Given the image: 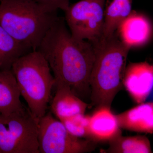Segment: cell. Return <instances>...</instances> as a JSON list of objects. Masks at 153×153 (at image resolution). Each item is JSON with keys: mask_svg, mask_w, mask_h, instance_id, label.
Returning a JSON list of instances; mask_svg holds the SVG:
<instances>
[{"mask_svg": "<svg viewBox=\"0 0 153 153\" xmlns=\"http://www.w3.org/2000/svg\"><path fill=\"white\" fill-rule=\"evenodd\" d=\"M105 0H80L64 11L66 24L71 36L91 44L103 36Z\"/></svg>", "mask_w": 153, "mask_h": 153, "instance_id": "obj_6", "label": "cell"}, {"mask_svg": "<svg viewBox=\"0 0 153 153\" xmlns=\"http://www.w3.org/2000/svg\"><path fill=\"white\" fill-rule=\"evenodd\" d=\"M34 0H4L0 4V26L20 44L33 50L57 19Z\"/></svg>", "mask_w": 153, "mask_h": 153, "instance_id": "obj_3", "label": "cell"}, {"mask_svg": "<svg viewBox=\"0 0 153 153\" xmlns=\"http://www.w3.org/2000/svg\"><path fill=\"white\" fill-rule=\"evenodd\" d=\"M56 92L50 104L51 112L62 121L79 114H85L87 103L75 95L70 88L56 84Z\"/></svg>", "mask_w": 153, "mask_h": 153, "instance_id": "obj_10", "label": "cell"}, {"mask_svg": "<svg viewBox=\"0 0 153 153\" xmlns=\"http://www.w3.org/2000/svg\"><path fill=\"white\" fill-rule=\"evenodd\" d=\"M39 153H84L95 149L97 143L71 135L52 113H47L38 124Z\"/></svg>", "mask_w": 153, "mask_h": 153, "instance_id": "obj_7", "label": "cell"}, {"mask_svg": "<svg viewBox=\"0 0 153 153\" xmlns=\"http://www.w3.org/2000/svg\"><path fill=\"white\" fill-rule=\"evenodd\" d=\"M36 50L47 60L56 84L70 88L79 98L90 94L89 78L95 60L92 44L71 36L65 19L57 17Z\"/></svg>", "mask_w": 153, "mask_h": 153, "instance_id": "obj_1", "label": "cell"}, {"mask_svg": "<svg viewBox=\"0 0 153 153\" xmlns=\"http://www.w3.org/2000/svg\"><path fill=\"white\" fill-rule=\"evenodd\" d=\"M107 149H101L103 153H152L150 142L144 135L124 137L122 134L108 142Z\"/></svg>", "mask_w": 153, "mask_h": 153, "instance_id": "obj_16", "label": "cell"}, {"mask_svg": "<svg viewBox=\"0 0 153 153\" xmlns=\"http://www.w3.org/2000/svg\"><path fill=\"white\" fill-rule=\"evenodd\" d=\"M32 51L16 41L0 26V70H10L17 59Z\"/></svg>", "mask_w": 153, "mask_h": 153, "instance_id": "obj_14", "label": "cell"}, {"mask_svg": "<svg viewBox=\"0 0 153 153\" xmlns=\"http://www.w3.org/2000/svg\"><path fill=\"white\" fill-rule=\"evenodd\" d=\"M0 153H39L38 124L28 108L0 115Z\"/></svg>", "mask_w": 153, "mask_h": 153, "instance_id": "obj_5", "label": "cell"}, {"mask_svg": "<svg viewBox=\"0 0 153 153\" xmlns=\"http://www.w3.org/2000/svg\"><path fill=\"white\" fill-rule=\"evenodd\" d=\"M120 128L137 132L153 133V103H140L115 115Z\"/></svg>", "mask_w": 153, "mask_h": 153, "instance_id": "obj_11", "label": "cell"}, {"mask_svg": "<svg viewBox=\"0 0 153 153\" xmlns=\"http://www.w3.org/2000/svg\"><path fill=\"white\" fill-rule=\"evenodd\" d=\"M13 74L21 95L37 124L47 114L55 81L49 64L41 52L33 50L13 64Z\"/></svg>", "mask_w": 153, "mask_h": 153, "instance_id": "obj_4", "label": "cell"}, {"mask_svg": "<svg viewBox=\"0 0 153 153\" xmlns=\"http://www.w3.org/2000/svg\"><path fill=\"white\" fill-rule=\"evenodd\" d=\"M115 32L120 41L131 49L144 45L150 41L153 26L147 17L132 10L120 22Z\"/></svg>", "mask_w": 153, "mask_h": 153, "instance_id": "obj_9", "label": "cell"}, {"mask_svg": "<svg viewBox=\"0 0 153 153\" xmlns=\"http://www.w3.org/2000/svg\"><path fill=\"white\" fill-rule=\"evenodd\" d=\"M4 1V0H0V2L2 1Z\"/></svg>", "mask_w": 153, "mask_h": 153, "instance_id": "obj_19", "label": "cell"}, {"mask_svg": "<svg viewBox=\"0 0 153 153\" xmlns=\"http://www.w3.org/2000/svg\"><path fill=\"white\" fill-rule=\"evenodd\" d=\"M89 115L79 114L60 121L72 135L79 138L90 140L89 132Z\"/></svg>", "mask_w": 153, "mask_h": 153, "instance_id": "obj_17", "label": "cell"}, {"mask_svg": "<svg viewBox=\"0 0 153 153\" xmlns=\"http://www.w3.org/2000/svg\"><path fill=\"white\" fill-rule=\"evenodd\" d=\"M38 4L50 12H57L58 10L66 11L70 5V0H34Z\"/></svg>", "mask_w": 153, "mask_h": 153, "instance_id": "obj_18", "label": "cell"}, {"mask_svg": "<svg viewBox=\"0 0 153 153\" xmlns=\"http://www.w3.org/2000/svg\"><path fill=\"white\" fill-rule=\"evenodd\" d=\"M21 96L11 69L0 70V115H8L25 109Z\"/></svg>", "mask_w": 153, "mask_h": 153, "instance_id": "obj_13", "label": "cell"}, {"mask_svg": "<svg viewBox=\"0 0 153 153\" xmlns=\"http://www.w3.org/2000/svg\"><path fill=\"white\" fill-rule=\"evenodd\" d=\"M123 82L136 103L144 102L152 90V64L146 61L129 63L126 67Z\"/></svg>", "mask_w": 153, "mask_h": 153, "instance_id": "obj_8", "label": "cell"}, {"mask_svg": "<svg viewBox=\"0 0 153 153\" xmlns=\"http://www.w3.org/2000/svg\"><path fill=\"white\" fill-rule=\"evenodd\" d=\"M89 132L90 140L96 143L108 142L122 134L115 115L111 108H97L93 114L90 116Z\"/></svg>", "mask_w": 153, "mask_h": 153, "instance_id": "obj_12", "label": "cell"}, {"mask_svg": "<svg viewBox=\"0 0 153 153\" xmlns=\"http://www.w3.org/2000/svg\"><path fill=\"white\" fill-rule=\"evenodd\" d=\"M95 60L89 78L91 106L111 108L115 97L123 87L124 74L131 48L115 32L92 44Z\"/></svg>", "mask_w": 153, "mask_h": 153, "instance_id": "obj_2", "label": "cell"}, {"mask_svg": "<svg viewBox=\"0 0 153 153\" xmlns=\"http://www.w3.org/2000/svg\"><path fill=\"white\" fill-rule=\"evenodd\" d=\"M133 0H105L103 38L115 32L121 22L132 11Z\"/></svg>", "mask_w": 153, "mask_h": 153, "instance_id": "obj_15", "label": "cell"}]
</instances>
